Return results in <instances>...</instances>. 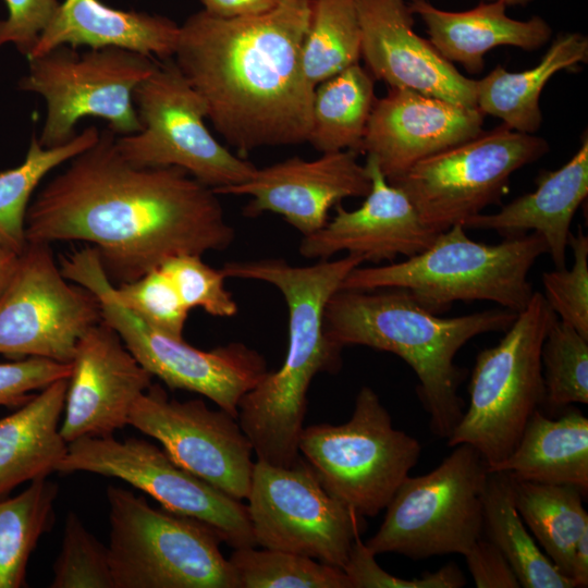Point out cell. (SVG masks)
Segmentation results:
<instances>
[{"mask_svg": "<svg viewBox=\"0 0 588 588\" xmlns=\"http://www.w3.org/2000/svg\"><path fill=\"white\" fill-rule=\"evenodd\" d=\"M462 224L439 233L425 250L399 262L353 269L340 290H406L438 315L457 301H489L522 311L534 294L528 273L547 254L542 236L528 233L488 245L469 238Z\"/></svg>", "mask_w": 588, "mask_h": 588, "instance_id": "5b68a950", "label": "cell"}, {"mask_svg": "<svg viewBox=\"0 0 588 588\" xmlns=\"http://www.w3.org/2000/svg\"><path fill=\"white\" fill-rule=\"evenodd\" d=\"M7 19L0 21V47L13 44L26 58L53 19L58 0H3Z\"/></svg>", "mask_w": 588, "mask_h": 588, "instance_id": "7bdbcfd3", "label": "cell"}, {"mask_svg": "<svg viewBox=\"0 0 588 588\" xmlns=\"http://www.w3.org/2000/svg\"><path fill=\"white\" fill-rule=\"evenodd\" d=\"M69 378L33 395L13 414L0 419V498L17 486L57 471L69 443L60 432Z\"/></svg>", "mask_w": 588, "mask_h": 588, "instance_id": "484cf974", "label": "cell"}, {"mask_svg": "<svg viewBox=\"0 0 588 588\" xmlns=\"http://www.w3.org/2000/svg\"><path fill=\"white\" fill-rule=\"evenodd\" d=\"M488 476L486 462L471 445H455L430 473L402 481L365 544L375 555L393 552L413 560L464 555L483 535Z\"/></svg>", "mask_w": 588, "mask_h": 588, "instance_id": "30bf717a", "label": "cell"}, {"mask_svg": "<svg viewBox=\"0 0 588 588\" xmlns=\"http://www.w3.org/2000/svg\"><path fill=\"white\" fill-rule=\"evenodd\" d=\"M59 473L86 471L121 479L172 513L210 525L233 549L256 547L247 506L182 468L157 445L87 437L69 443Z\"/></svg>", "mask_w": 588, "mask_h": 588, "instance_id": "5bb4252c", "label": "cell"}, {"mask_svg": "<svg viewBox=\"0 0 588 588\" xmlns=\"http://www.w3.org/2000/svg\"><path fill=\"white\" fill-rule=\"evenodd\" d=\"M364 262L363 257L347 254L309 266L266 258L229 261L220 269L225 278L273 285L289 310V345L282 366L268 371L238 403L240 427L258 461L290 467L299 460L309 385L318 373H335L342 366V347L324 331V309L347 274Z\"/></svg>", "mask_w": 588, "mask_h": 588, "instance_id": "3957f363", "label": "cell"}, {"mask_svg": "<svg viewBox=\"0 0 588 588\" xmlns=\"http://www.w3.org/2000/svg\"><path fill=\"white\" fill-rule=\"evenodd\" d=\"M587 61V37L580 33L560 34L536 66L510 72L498 65L476 81V106L513 131L535 134L542 123L540 95L546 84L559 71Z\"/></svg>", "mask_w": 588, "mask_h": 588, "instance_id": "83f0119b", "label": "cell"}, {"mask_svg": "<svg viewBox=\"0 0 588 588\" xmlns=\"http://www.w3.org/2000/svg\"><path fill=\"white\" fill-rule=\"evenodd\" d=\"M247 500L257 546L343 569L362 517L333 499L302 457L290 467L257 460Z\"/></svg>", "mask_w": 588, "mask_h": 588, "instance_id": "9a60e30c", "label": "cell"}, {"mask_svg": "<svg viewBox=\"0 0 588 588\" xmlns=\"http://www.w3.org/2000/svg\"><path fill=\"white\" fill-rule=\"evenodd\" d=\"M58 492L57 483L42 478L15 497L0 498V588L26 586L29 558L53 525Z\"/></svg>", "mask_w": 588, "mask_h": 588, "instance_id": "1f68e13d", "label": "cell"}, {"mask_svg": "<svg viewBox=\"0 0 588 588\" xmlns=\"http://www.w3.org/2000/svg\"><path fill=\"white\" fill-rule=\"evenodd\" d=\"M229 561L238 588H352L342 568L287 551L238 548Z\"/></svg>", "mask_w": 588, "mask_h": 588, "instance_id": "e575fe53", "label": "cell"}, {"mask_svg": "<svg viewBox=\"0 0 588 588\" xmlns=\"http://www.w3.org/2000/svg\"><path fill=\"white\" fill-rule=\"evenodd\" d=\"M549 149L542 137L502 123L416 162L388 182L408 197L426 225L441 233L500 204L512 174Z\"/></svg>", "mask_w": 588, "mask_h": 588, "instance_id": "4fadbf2b", "label": "cell"}, {"mask_svg": "<svg viewBox=\"0 0 588 588\" xmlns=\"http://www.w3.org/2000/svg\"><path fill=\"white\" fill-rule=\"evenodd\" d=\"M71 363H59L41 357H27L12 363H0V405L20 407L33 397L32 391L69 378Z\"/></svg>", "mask_w": 588, "mask_h": 588, "instance_id": "b9f144b4", "label": "cell"}, {"mask_svg": "<svg viewBox=\"0 0 588 588\" xmlns=\"http://www.w3.org/2000/svg\"><path fill=\"white\" fill-rule=\"evenodd\" d=\"M371 180L365 201L355 210L335 206V216L313 234L303 236L299 254L311 259H329L347 252L365 261H393L412 257L431 245L439 233L420 219L408 197L390 184L376 159L365 163Z\"/></svg>", "mask_w": 588, "mask_h": 588, "instance_id": "7402d4cb", "label": "cell"}, {"mask_svg": "<svg viewBox=\"0 0 588 588\" xmlns=\"http://www.w3.org/2000/svg\"><path fill=\"white\" fill-rule=\"evenodd\" d=\"M375 556L358 532L343 566L352 588H461L466 584L465 576L454 562L420 577L404 579L385 572Z\"/></svg>", "mask_w": 588, "mask_h": 588, "instance_id": "60d3db41", "label": "cell"}, {"mask_svg": "<svg viewBox=\"0 0 588 588\" xmlns=\"http://www.w3.org/2000/svg\"><path fill=\"white\" fill-rule=\"evenodd\" d=\"M569 577L575 588H586L588 586V529L581 534L576 542Z\"/></svg>", "mask_w": 588, "mask_h": 588, "instance_id": "bcb514c9", "label": "cell"}, {"mask_svg": "<svg viewBox=\"0 0 588 588\" xmlns=\"http://www.w3.org/2000/svg\"><path fill=\"white\" fill-rule=\"evenodd\" d=\"M172 281L182 302L191 310L203 308L215 317H233L237 304L225 289V277L201 260V256L180 254L167 259L159 267Z\"/></svg>", "mask_w": 588, "mask_h": 588, "instance_id": "f35d334b", "label": "cell"}, {"mask_svg": "<svg viewBox=\"0 0 588 588\" xmlns=\"http://www.w3.org/2000/svg\"><path fill=\"white\" fill-rule=\"evenodd\" d=\"M516 316L501 307L442 318L404 289L339 290L326 306L324 331L342 348L364 345L401 357L416 373L432 433L448 439L464 413L457 352L476 335L505 332Z\"/></svg>", "mask_w": 588, "mask_h": 588, "instance_id": "277c9868", "label": "cell"}, {"mask_svg": "<svg viewBox=\"0 0 588 588\" xmlns=\"http://www.w3.org/2000/svg\"><path fill=\"white\" fill-rule=\"evenodd\" d=\"M487 1L502 2L506 7H515V5L525 7L529 4L532 0H487Z\"/></svg>", "mask_w": 588, "mask_h": 588, "instance_id": "c3c4849f", "label": "cell"}, {"mask_svg": "<svg viewBox=\"0 0 588 588\" xmlns=\"http://www.w3.org/2000/svg\"><path fill=\"white\" fill-rule=\"evenodd\" d=\"M60 549L50 588H114L108 548L74 512L66 515Z\"/></svg>", "mask_w": 588, "mask_h": 588, "instance_id": "8d00e7d4", "label": "cell"}, {"mask_svg": "<svg viewBox=\"0 0 588 588\" xmlns=\"http://www.w3.org/2000/svg\"><path fill=\"white\" fill-rule=\"evenodd\" d=\"M541 365L543 403L551 408L588 403V339L558 316L542 343Z\"/></svg>", "mask_w": 588, "mask_h": 588, "instance_id": "d590c367", "label": "cell"}, {"mask_svg": "<svg viewBox=\"0 0 588 588\" xmlns=\"http://www.w3.org/2000/svg\"><path fill=\"white\" fill-rule=\"evenodd\" d=\"M511 486L516 510L528 530L560 573L569 577L576 542L588 529L585 495L573 486L538 483L512 476Z\"/></svg>", "mask_w": 588, "mask_h": 588, "instance_id": "f546056e", "label": "cell"}, {"mask_svg": "<svg viewBox=\"0 0 588 588\" xmlns=\"http://www.w3.org/2000/svg\"><path fill=\"white\" fill-rule=\"evenodd\" d=\"M133 102L140 130L115 140L130 163L181 168L216 194L255 173L252 162L233 155L209 132L205 101L173 58L159 60L134 89Z\"/></svg>", "mask_w": 588, "mask_h": 588, "instance_id": "7c38bea8", "label": "cell"}, {"mask_svg": "<svg viewBox=\"0 0 588 588\" xmlns=\"http://www.w3.org/2000/svg\"><path fill=\"white\" fill-rule=\"evenodd\" d=\"M107 500L114 588H238L210 525L155 509L144 495L112 485Z\"/></svg>", "mask_w": 588, "mask_h": 588, "instance_id": "52a82bcc", "label": "cell"}, {"mask_svg": "<svg viewBox=\"0 0 588 588\" xmlns=\"http://www.w3.org/2000/svg\"><path fill=\"white\" fill-rule=\"evenodd\" d=\"M204 10L221 17L256 15L275 8L282 0H200Z\"/></svg>", "mask_w": 588, "mask_h": 588, "instance_id": "f6af8a7d", "label": "cell"}, {"mask_svg": "<svg viewBox=\"0 0 588 588\" xmlns=\"http://www.w3.org/2000/svg\"><path fill=\"white\" fill-rule=\"evenodd\" d=\"M99 132L91 125L70 142L49 148L34 134L24 161L0 172V238L15 252L21 254L27 244L25 220L35 188L51 170L95 144Z\"/></svg>", "mask_w": 588, "mask_h": 588, "instance_id": "d6a6232c", "label": "cell"}, {"mask_svg": "<svg viewBox=\"0 0 588 588\" xmlns=\"http://www.w3.org/2000/svg\"><path fill=\"white\" fill-rule=\"evenodd\" d=\"M358 155L341 150L321 154L315 160L292 157L256 169L247 181L217 194L250 196L245 216L279 215L306 236L327 223L333 206L369 193L371 180L365 164L358 162Z\"/></svg>", "mask_w": 588, "mask_h": 588, "instance_id": "d6986e66", "label": "cell"}, {"mask_svg": "<svg viewBox=\"0 0 588 588\" xmlns=\"http://www.w3.org/2000/svg\"><path fill=\"white\" fill-rule=\"evenodd\" d=\"M298 451L333 499L360 517H373L418 463L421 446L393 427L378 394L365 385L348 421L303 428Z\"/></svg>", "mask_w": 588, "mask_h": 588, "instance_id": "9c48e42d", "label": "cell"}, {"mask_svg": "<svg viewBox=\"0 0 588 588\" xmlns=\"http://www.w3.org/2000/svg\"><path fill=\"white\" fill-rule=\"evenodd\" d=\"M314 2L282 0L237 17L203 10L180 26L173 59L216 131L240 152L307 142L315 87L302 50Z\"/></svg>", "mask_w": 588, "mask_h": 588, "instance_id": "7a4b0ae2", "label": "cell"}, {"mask_svg": "<svg viewBox=\"0 0 588 588\" xmlns=\"http://www.w3.org/2000/svg\"><path fill=\"white\" fill-rule=\"evenodd\" d=\"M409 8L424 22L429 41L449 62L460 63L468 73L483 70L486 52L499 46L534 51L551 39L552 28L539 15L514 20L502 2H480L471 10L452 12L428 0H412Z\"/></svg>", "mask_w": 588, "mask_h": 588, "instance_id": "d4e9b609", "label": "cell"}, {"mask_svg": "<svg viewBox=\"0 0 588 588\" xmlns=\"http://www.w3.org/2000/svg\"><path fill=\"white\" fill-rule=\"evenodd\" d=\"M180 26L145 12L122 11L99 0H64L27 58L59 46L117 47L158 59L173 58Z\"/></svg>", "mask_w": 588, "mask_h": 588, "instance_id": "cb8c5ba5", "label": "cell"}, {"mask_svg": "<svg viewBox=\"0 0 588 588\" xmlns=\"http://www.w3.org/2000/svg\"><path fill=\"white\" fill-rule=\"evenodd\" d=\"M235 419L200 399H170L151 383L135 402L128 425L159 441L179 466L241 501L249 492L254 451Z\"/></svg>", "mask_w": 588, "mask_h": 588, "instance_id": "e0dca14e", "label": "cell"}, {"mask_svg": "<svg viewBox=\"0 0 588 588\" xmlns=\"http://www.w3.org/2000/svg\"><path fill=\"white\" fill-rule=\"evenodd\" d=\"M477 588H519L507 560L485 535L464 554Z\"/></svg>", "mask_w": 588, "mask_h": 588, "instance_id": "ee69618b", "label": "cell"}, {"mask_svg": "<svg viewBox=\"0 0 588 588\" xmlns=\"http://www.w3.org/2000/svg\"><path fill=\"white\" fill-rule=\"evenodd\" d=\"M27 61L19 88L40 95L46 102V119L37 137L41 146L70 142L78 121L87 117L103 119L115 134L140 130L133 91L155 71L158 59L117 47L78 52L59 46Z\"/></svg>", "mask_w": 588, "mask_h": 588, "instance_id": "8fae6325", "label": "cell"}, {"mask_svg": "<svg viewBox=\"0 0 588 588\" xmlns=\"http://www.w3.org/2000/svg\"><path fill=\"white\" fill-rule=\"evenodd\" d=\"M556 315L534 292L505 335L478 353L469 383V405L448 445H471L487 468L516 446L531 415L544 400L541 347Z\"/></svg>", "mask_w": 588, "mask_h": 588, "instance_id": "ba28073f", "label": "cell"}, {"mask_svg": "<svg viewBox=\"0 0 588 588\" xmlns=\"http://www.w3.org/2000/svg\"><path fill=\"white\" fill-rule=\"evenodd\" d=\"M360 27L355 0H315L302 50L303 68L316 87L359 63Z\"/></svg>", "mask_w": 588, "mask_h": 588, "instance_id": "836d02e7", "label": "cell"}, {"mask_svg": "<svg viewBox=\"0 0 588 588\" xmlns=\"http://www.w3.org/2000/svg\"><path fill=\"white\" fill-rule=\"evenodd\" d=\"M101 320L97 297L66 282L50 244L27 242L0 297V354L68 364L83 334Z\"/></svg>", "mask_w": 588, "mask_h": 588, "instance_id": "2e32d148", "label": "cell"}, {"mask_svg": "<svg viewBox=\"0 0 588 588\" xmlns=\"http://www.w3.org/2000/svg\"><path fill=\"white\" fill-rule=\"evenodd\" d=\"M376 99L375 78L359 63L322 81L315 87L307 142L321 154H360Z\"/></svg>", "mask_w": 588, "mask_h": 588, "instance_id": "f1b7e54d", "label": "cell"}, {"mask_svg": "<svg viewBox=\"0 0 588 588\" xmlns=\"http://www.w3.org/2000/svg\"><path fill=\"white\" fill-rule=\"evenodd\" d=\"M534 192L522 195L494 213L466 219L467 229L495 231L504 238L537 233L544 240L555 269L565 267L571 223L588 195V136L560 169L543 171Z\"/></svg>", "mask_w": 588, "mask_h": 588, "instance_id": "603a6c76", "label": "cell"}, {"mask_svg": "<svg viewBox=\"0 0 588 588\" xmlns=\"http://www.w3.org/2000/svg\"><path fill=\"white\" fill-rule=\"evenodd\" d=\"M114 289L120 302L135 316L169 336L183 339L189 309L159 267Z\"/></svg>", "mask_w": 588, "mask_h": 588, "instance_id": "74e56055", "label": "cell"}, {"mask_svg": "<svg viewBox=\"0 0 588 588\" xmlns=\"http://www.w3.org/2000/svg\"><path fill=\"white\" fill-rule=\"evenodd\" d=\"M99 132L29 204L26 241L94 244L110 281H134L180 254L232 245L218 194L177 167H136Z\"/></svg>", "mask_w": 588, "mask_h": 588, "instance_id": "6da1fadb", "label": "cell"}, {"mask_svg": "<svg viewBox=\"0 0 588 588\" xmlns=\"http://www.w3.org/2000/svg\"><path fill=\"white\" fill-rule=\"evenodd\" d=\"M571 269L561 268L542 274L544 298L561 320L588 339V237L579 229L571 233Z\"/></svg>", "mask_w": 588, "mask_h": 588, "instance_id": "ab89813d", "label": "cell"}, {"mask_svg": "<svg viewBox=\"0 0 588 588\" xmlns=\"http://www.w3.org/2000/svg\"><path fill=\"white\" fill-rule=\"evenodd\" d=\"M360 58L375 79L468 108L476 106L475 79L445 60L415 33L407 0H355Z\"/></svg>", "mask_w": 588, "mask_h": 588, "instance_id": "ffe728a7", "label": "cell"}, {"mask_svg": "<svg viewBox=\"0 0 588 588\" xmlns=\"http://www.w3.org/2000/svg\"><path fill=\"white\" fill-rule=\"evenodd\" d=\"M488 471L549 485L576 487L588 493V418L577 408L551 419L537 409L514 450Z\"/></svg>", "mask_w": 588, "mask_h": 588, "instance_id": "4316f807", "label": "cell"}, {"mask_svg": "<svg viewBox=\"0 0 588 588\" xmlns=\"http://www.w3.org/2000/svg\"><path fill=\"white\" fill-rule=\"evenodd\" d=\"M485 114L406 87H389L377 98L360 154L372 156L391 181L416 162L483 132Z\"/></svg>", "mask_w": 588, "mask_h": 588, "instance_id": "44dd1931", "label": "cell"}, {"mask_svg": "<svg viewBox=\"0 0 588 588\" xmlns=\"http://www.w3.org/2000/svg\"><path fill=\"white\" fill-rule=\"evenodd\" d=\"M483 535L507 560L520 587L575 588L540 549L518 514L506 471H489L483 497Z\"/></svg>", "mask_w": 588, "mask_h": 588, "instance_id": "4dcf8cb0", "label": "cell"}, {"mask_svg": "<svg viewBox=\"0 0 588 588\" xmlns=\"http://www.w3.org/2000/svg\"><path fill=\"white\" fill-rule=\"evenodd\" d=\"M61 272L97 297L102 321L170 389L201 394L237 418L241 399L268 372L264 356L241 342L201 351L147 324L120 302L94 247L63 258Z\"/></svg>", "mask_w": 588, "mask_h": 588, "instance_id": "8992f818", "label": "cell"}, {"mask_svg": "<svg viewBox=\"0 0 588 588\" xmlns=\"http://www.w3.org/2000/svg\"><path fill=\"white\" fill-rule=\"evenodd\" d=\"M71 365L60 425L68 443L124 428L135 402L152 383V376L102 320L79 339Z\"/></svg>", "mask_w": 588, "mask_h": 588, "instance_id": "ac0fdd59", "label": "cell"}, {"mask_svg": "<svg viewBox=\"0 0 588 588\" xmlns=\"http://www.w3.org/2000/svg\"><path fill=\"white\" fill-rule=\"evenodd\" d=\"M20 253L0 238V297L9 285L19 264Z\"/></svg>", "mask_w": 588, "mask_h": 588, "instance_id": "7dc6e473", "label": "cell"}]
</instances>
